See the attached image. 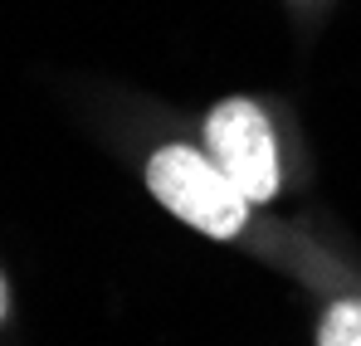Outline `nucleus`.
Here are the masks:
<instances>
[{"label": "nucleus", "mask_w": 361, "mask_h": 346, "mask_svg": "<svg viewBox=\"0 0 361 346\" xmlns=\"http://www.w3.org/2000/svg\"><path fill=\"white\" fill-rule=\"evenodd\" d=\"M317 346H361V297H342L322 312Z\"/></svg>", "instance_id": "nucleus-3"}, {"label": "nucleus", "mask_w": 361, "mask_h": 346, "mask_svg": "<svg viewBox=\"0 0 361 346\" xmlns=\"http://www.w3.org/2000/svg\"><path fill=\"white\" fill-rule=\"evenodd\" d=\"M205 152L244 190L249 205L279 195V142L254 98H225L205 117Z\"/></svg>", "instance_id": "nucleus-2"}, {"label": "nucleus", "mask_w": 361, "mask_h": 346, "mask_svg": "<svg viewBox=\"0 0 361 346\" xmlns=\"http://www.w3.org/2000/svg\"><path fill=\"white\" fill-rule=\"evenodd\" d=\"M147 190L190 230L210 234V239H235L249 220V200L230 175L215 166L210 152L195 147H161L147 161Z\"/></svg>", "instance_id": "nucleus-1"}, {"label": "nucleus", "mask_w": 361, "mask_h": 346, "mask_svg": "<svg viewBox=\"0 0 361 346\" xmlns=\"http://www.w3.org/2000/svg\"><path fill=\"white\" fill-rule=\"evenodd\" d=\"M5 312H10V283L0 278V322H5Z\"/></svg>", "instance_id": "nucleus-4"}]
</instances>
